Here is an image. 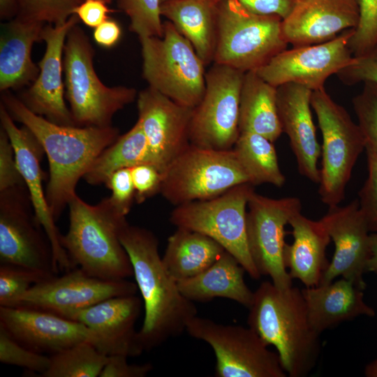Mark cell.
<instances>
[{"label": "cell", "mask_w": 377, "mask_h": 377, "mask_svg": "<svg viewBox=\"0 0 377 377\" xmlns=\"http://www.w3.org/2000/svg\"><path fill=\"white\" fill-rule=\"evenodd\" d=\"M1 103L14 121L28 128L47 155L50 177L45 196L57 221L76 195L78 181L98 155L119 136L118 128L63 126L31 111L9 91L1 92Z\"/></svg>", "instance_id": "6da1fadb"}, {"label": "cell", "mask_w": 377, "mask_h": 377, "mask_svg": "<svg viewBox=\"0 0 377 377\" xmlns=\"http://www.w3.org/2000/svg\"><path fill=\"white\" fill-rule=\"evenodd\" d=\"M119 238L144 303L140 341L145 350H150L186 331L198 311L193 302L181 293L165 267L158 253V239L151 231L127 222Z\"/></svg>", "instance_id": "7a4b0ae2"}, {"label": "cell", "mask_w": 377, "mask_h": 377, "mask_svg": "<svg viewBox=\"0 0 377 377\" xmlns=\"http://www.w3.org/2000/svg\"><path fill=\"white\" fill-rule=\"evenodd\" d=\"M247 323L267 346L276 349L290 377L306 376L320 353V334L311 327L302 290L279 289L264 281L253 292Z\"/></svg>", "instance_id": "3957f363"}, {"label": "cell", "mask_w": 377, "mask_h": 377, "mask_svg": "<svg viewBox=\"0 0 377 377\" xmlns=\"http://www.w3.org/2000/svg\"><path fill=\"white\" fill-rule=\"evenodd\" d=\"M68 207L69 227L66 234L61 235V243L74 267L108 281L133 276L131 262L119 238L126 218L109 198L91 205L76 194Z\"/></svg>", "instance_id": "277c9868"}, {"label": "cell", "mask_w": 377, "mask_h": 377, "mask_svg": "<svg viewBox=\"0 0 377 377\" xmlns=\"http://www.w3.org/2000/svg\"><path fill=\"white\" fill-rule=\"evenodd\" d=\"M94 55L87 35L77 24L73 27L64 48L63 72L66 97L77 126H110L114 114L137 96L134 88L105 85L96 73Z\"/></svg>", "instance_id": "5b68a950"}, {"label": "cell", "mask_w": 377, "mask_h": 377, "mask_svg": "<svg viewBox=\"0 0 377 377\" xmlns=\"http://www.w3.org/2000/svg\"><path fill=\"white\" fill-rule=\"evenodd\" d=\"M216 17L214 64L246 73L287 48L278 15L255 13L237 0H223L216 4Z\"/></svg>", "instance_id": "8992f818"}, {"label": "cell", "mask_w": 377, "mask_h": 377, "mask_svg": "<svg viewBox=\"0 0 377 377\" xmlns=\"http://www.w3.org/2000/svg\"><path fill=\"white\" fill-rule=\"evenodd\" d=\"M161 37L139 38L142 76L149 87L182 105L194 108L205 91V64L173 24L163 22Z\"/></svg>", "instance_id": "52a82bcc"}, {"label": "cell", "mask_w": 377, "mask_h": 377, "mask_svg": "<svg viewBox=\"0 0 377 377\" xmlns=\"http://www.w3.org/2000/svg\"><path fill=\"white\" fill-rule=\"evenodd\" d=\"M253 186L237 185L224 193L205 200H197L176 206L170 216V223L205 235L232 254L253 279L259 273L248 245L246 207Z\"/></svg>", "instance_id": "ba28073f"}, {"label": "cell", "mask_w": 377, "mask_h": 377, "mask_svg": "<svg viewBox=\"0 0 377 377\" xmlns=\"http://www.w3.org/2000/svg\"><path fill=\"white\" fill-rule=\"evenodd\" d=\"M311 105L323 139L318 193L323 203L333 207L343 200L353 167L365 149L366 142L358 124L325 87L312 91Z\"/></svg>", "instance_id": "9c48e42d"}, {"label": "cell", "mask_w": 377, "mask_h": 377, "mask_svg": "<svg viewBox=\"0 0 377 377\" xmlns=\"http://www.w3.org/2000/svg\"><path fill=\"white\" fill-rule=\"evenodd\" d=\"M243 183L249 180L232 149L190 144L163 172L161 193L177 206L216 198Z\"/></svg>", "instance_id": "30bf717a"}, {"label": "cell", "mask_w": 377, "mask_h": 377, "mask_svg": "<svg viewBox=\"0 0 377 377\" xmlns=\"http://www.w3.org/2000/svg\"><path fill=\"white\" fill-rule=\"evenodd\" d=\"M186 331L207 343L216 357L217 377H286L279 356L249 327L223 325L195 316Z\"/></svg>", "instance_id": "8fae6325"}, {"label": "cell", "mask_w": 377, "mask_h": 377, "mask_svg": "<svg viewBox=\"0 0 377 377\" xmlns=\"http://www.w3.org/2000/svg\"><path fill=\"white\" fill-rule=\"evenodd\" d=\"M0 264L25 267L47 278L59 272L26 185L0 191Z\"/></svg>", "instance_id": "7c38bea8"}, {"label": "cell", "mask_w": 377, "mask_h": 377, "mask_svg": "<svg viewBox=\"0 0 377 377\" xmlns=\"http://www.w3.org/2000/svg\"><path fill=\"white\" fill-rule=\"evenodd\" d=\"M244 73L214 63L205 73V91L191 118V144L218 150L232 149L239 135V100Z\"/></svg>", "instance_id": "4fadbf2b"}, {"label": "cell", "mask_w": 377, "mask_h": 377, "mask_svg": "<svg viewBox=\"0 0 377 377\" xmlns=\"http://www.w3.org/2000/svg\"><path fill=\"white\" fill-rule=\"evenodd\" d=\"M246 234L249 249L260 275L269 276L279 289L293 286L283 261L285 226L302 209L299 198L274 199L253 191L248 202Z\"/></svg>", "instance_id": "5bb4252c"}, {"label": "cell", "mask_w": 377, "mask_h": 377, "mask_svg": "<svg viewBox=\"0 0 377 377\" xmlns=\"http://www.w3.org/2000/svg\"><path fill=\"white\" fill-rule=\"evenodd\" d=\"M136 283L108 281L88 275L76 267L32 286L12 306L52 313L64 318L108 298L136 295Z\"/></svg>", "instance_id": "9a60e30c"}, {"label": "cell", "mask_w": 377, "mask_h": 377, "mask_svg": "<svg viewBox=\"0 0 377 377\" xmlns=\"http://www.w3.org/2000/svg\"><path fill=\"white\" fill-rule=\"evenodd\" d=\"M354 29L332 40L286 49L256 70L263 80L277 87L287 83L302 85L312 91L324 88L327 79L351 61L349 41Z\"/></svg>", "instance_id": "2e32d148"}, {"label": "cell", "mask_w": 377, "mask_h": 377, "mask_svg": "<svg viewBox=\"0 0 377 377\" xmlns=\"http://www.w3.org/2000/svg\"><path fill=\"white\" fill-rule=\"evenodd\" d=\"M137 108L152 165L163 174L191 144L193 108L177 103L150 87L138 94Z\"/></svg>", "instance_id": "e0dca14e"}, {"label": "cell", "mask_w": 377, "mask_h": 377, "mask_svg": "<svg viewBox=\"0 0 377 377\" xmlns=\"http://www.w3.org/2000/svg\"><path fill=\"white\" fill-rule=\"evenodd\" d=\"M320 221L334 244V252L319 284L328 283L340 276L364 290L367 285L364 274L370 256V232L360 209L358 199L343 207H329Z\"/></svg>", "instance_id": "ac0fdd59"}, {"label": "cell", "mask_w": 377, "mask_h": 377, "mask_svg": "<svg viewBox=\"0 0 377 377\" xmlns=\"http://www.w3.org/2000/svg\"><path fill=\"white\" fill-rule=\"evenodd\" d=\"M80 22L73 14L59 24H46L42 32L45 51L38 63L39 73L20 100L35 114L63 126H75L70 109L64 101L62 79L64 48L68 33Z\"/></svg>", "instance_id": "d6986e66"}, {"label": "cell", "mask_w": 377, "mask_h": 377, "mask_svg": "<svg viewBox=\"0 0 377 377\" xmlns=\"http://www.w3.org/2000/svg\"><path fill=\"white\" fill-rule=\"evenodd\" d=\"M142 305L136 295L114 297L74 311L67 318L89 329L92 344L107 356L136 357L145 351L135 329Z\"/></svg>", "instance_id": "ffe728a7"}, {"label": "cell", "mask_w": 377, "mask_h": 377, "mask_svg": "<svg viewBox=\"0 0 377 377\" xmlns=\"http://www.w3.org/2000/svg\"><path fill=\"white\" fill-rule=\"evenodd\" d=\"M1 126L7 133L15 150L19 170L33 204L36 219L45 230L51 243L54 260L59 271L68 272L74 268L61 243V235L50 210L45 191V179L40 161L45 151L30 130L23 126L17 127L4 105L0 104Z\"/></svg>", "instance_id": "44dd1931"}, {"label": "cell", "mask_w": 377, "mask_h": 377, "mask_svg": "<svg viewBox=\"0 0 377 377\" xmlns=\"http://www.w3.org/2000/svg\"><path fill=\"white\" fill-rule=\"evenodd\" d=\"M0 324L23 346L50 355L93 341L92 332L82 323L34 309L0 306Z\"/></svg>", "instance_id": "7402d4cb"}, {"label": "cell", "mask_w": 377, "mask_h": 377, "mask_svg": "<svg viewBox=\"0 0 377 377\" xmlns=\"http://www.w3.org/2000/svg\"><path fill=\"white\" fill-rule=\"evenodd\" d=\"M358 20L357 0H295L282 19L281 31L293 47L316 45L355 29Z\"/></svg>", "instance_id": "603a6c76"}, {"label": "cell", "mask_w": 377, "mask_h": 377, "mask_svg": "<svg viewBox=\"0 0 377 377\" xmlns=\"http://www.w3.org/2000/svg\"><path fill=\"white\" fill-rule=\"evenodd\" d=\"M312 91L287 83L276 87L278 114L283 132L288 137L299 172L316 184L320 181L318 161L321 154L311 111Z\"/></svg>", "instance_id": "cb8c5ba5"}, {"label": "cell", "mask_w": 377, "mask_h": 377, "mask_svg": "<svg viewBox=\"0 0 377 377\" xmlns=\"http://www.w3.org/2000/svg\"><path fill=\"white\" fill-rule=\"evenodd\" d=\"M46 24L20 15L1 24L0 34V90L1 92L34 82L39 67L31 59L36 42L42 40Z\"/></svg>", "instance_id": "d4e9b609"}, {"label": "cell", "mask_w": 377, "mask_h": 377, "mask_svg": "<svg viewBox=\"0 0 377 377\" xmlns=\"http://www.w3.org/2000/svg\"><path fill=\"white\" fill-rule=\"evenodd\" d=\"M363 289L345 278L302 289L309 323L318 334L375 311L364 301Z\"/></svg>", "instance_id": "484cf974"}, {"label": "cell", "mask_w": 377, "mask_h": 377, "mask_svg": "<svg viewBox=\"0 0 377 377\" xmlns=\"http://www.w3.org/2000/svg\"><path fill=\"white\" fill-rule=\"evenodd\" d=\"M288 224L293 242L285 245V266L293 279H298L306 287L316 286L330 263L326 249L331 238L320 220H311L301 212L293 215Z\"/></svg>", "instance_id": "4316f807"}, {"label": "cell", "mask_w": 377, "mask_h": 377, "mask_svg": "<svg viewBox=\"0 0 377 377\" xmlns=\"http://www.w3.org/2000/svg\"><path fill=\"white\" fill-rule=\"evenodd\" d=\"M245 272L237 259L225 251L200 274L177 283L181 293L192 302H206L222 297L249 308L253 292L245 283Z\"/></svg>", "instance_id": "83f0119b"}, {"label": "cell", "mask_w": 377, "mask_h": 377, "mask_svg": "<svg viewBox=\"0 0 377 377\" xmlns=\"http://www.w3.org/2000/svg\"><path fill=\"white\" fill-rule=\"evenodd\" d=\"M216 4L213 0H165L161 15L192 45L205 65L214 61Z\"/></svg>", "instance_id": "f1b7e54d"}, {"label": "cell", "mask_w": 377, "mask_h": 377, "mask_svg": "<svg viewBox=\"0 0 377 377\" xmlns=\"http://www.w3.org/2000/svg\"><path fill=\"white\" fill-rule=\"evenodd\" d=\"M239 129L262 135L274 142L283 133L276 104V87L256 71L244 75L239 100Z\"/></svg>", "instance_id": "f546056e"}, {"label": "cell", "mask_w": 377, "mask_h": 377, "mask_svg": "<svg viewBox=\"0 0 377 377\" xmlns=\"http://www.w3.org/2000/svg\"><path fill=\"white\" fill-rule=\"evenodd\" d=\"M225 251L221 244L205 235L177 228L168 239L162 261L170 274L179 281L200 274Z\"/></svg>", "instance_id": "4dcf8cb0"}, {"label": "cell", "mask_w": 377, "mask_h": 377, "mask_svg": "<svg viewBox=\"0 0 377 377\" xmlns=\"http://www.w3.org/2000/svg\"><path fill=\"white\" fill-rule=\"evenodd\" d=\"M145 163L152 165L145 135L137 121L98 155L83 178L91 185L105 184L115 171Z\"/></svg>", "instance_id": "1f68e13d"}, {"label": "cell", "mask_w": 377, "mask_h": 377, "mask_svg": "<svg viewBox=\"0 0 377 377\" xmlns=\"http://www.w3.org/2000/svg\"><path fill=\"white\" fill-rule=\"evenodd\" d=\"M232 149L249 183L281 187L286 182L273 142L252 132H241Z\"/></svg>", "instance_id": "d6a6232c"}, {"label": "cell", "mask_w": 377, "mask_h": 377, "mask_svg": "<svg viewBox=\"0 0 377 377\" xmlns=\"http://www.w3.org/2000/svg\"><path fill=\"white\" fill-rule=\"evenodd\" d=\"M108 357L89 341H81L50 355L43 377H99Z\"/></svg>", "instance_id": "836d02e7"}, {"label": "cell", "mask_w": 377, "mask_h": 377, "mask_svg": "<svg viewBox=\"0 0 377 377\" xmlns=\"http://www.w3.org/2000/svg\"><path fill=\"white\" fill-rule=\"evenodd\" d=\"M161 0H117L119 8L130 20V30L142 37H161Z\"/></svg>", "instance_id": "e575fe53"}, {"label": "cell", "mask_w": 377, "mask_h": 377, "mask_svg": "<svg viewBox=\"0 0 377 377\" xmlns=\"http://www.w3.org/2000/svg\"><path fill=\"white\" fill-rule=\"evenodd\" d=\"M0 362L43 376L50 367V357L23 346L0 324Z\"/></svg>", "instance_id": "d590c367"}, {"label": "cell", "mask_w": 377, "mask_h": 377, "mask_svg": "<svg viewBox=\"0 0 377 377\" xmlns=\"http://www.w3.org/2000/svg\"><path fill=\"white\" fill-rule=\"evenodd\" d=\"M47 279L25 267L0 264V306H12L32 286Z\"/></svg>", "instance_id": "8d00e7d4"}, {"label": "cell", "mask_w": 377, "mask_h": 377, "mask_svg": "<svg viewBox=\"0 0 377 377\" xmlns=\"http://www.w3.org/2000/svg\"><path fill=\"white\" fill-rule=\"evenodd\" d=\"M84 0H17V15L53 25L65 22Z\"/></svg>", "instance_id": "74e56055"}, {"label": "cell", "mask_w": 377, "mask_h": 377, "mask_svg": "<svg viewBox=\"0 0 377 377\" xmlns=\"http://www.w3.org/2000/svg\"><path fill=\"white\" fill-rule=\"evenodd\" d=\"M363 84L361 91L353 98L352 103L366 146L377 151V84Z\"/></svg>", "instance_id": "f35d334b"}, {"label": "cell", "mask_w": 377, "mask_h": 377, "mask_svg": "<svg viewBox=\"0 0 377 377\" xmlns=\"http://www.w3.org/2000/svg\"><path fill=\"white\" fill-rule=\"evenodd\" d=\"M359 20L349 41L353 57L362 55L377 44V0H357Z\"/></svg>", "instance_id": "ab89813d"}, {"label": "cell", "mask_w": 377, "mask_h": 377, "mask_svg": "<svg viewBox=\"0 0 377 377\" xmlns=\"http://www.w3.org/2000/svg\"><path fill=\"white\" fill-rule=\"evenodd\" d=\"M368 176L359 191V205L370 232L377 233V151L365 147Z\"/></svg>", "instance_id": "60d3db41"}, {"label": "cell", "mask_w": 377, "mask_h": 377, "mask_svg": "<svg viewBox=\"0 0 377 377\" xmlns=\"http://www.w3.org/2000/svg\"><path fill=\"white\" fill-rule=\"evenodd\" d=\"M337 75L349 86L366 82L377 84V44L367 52L353 57L350 64Z\"/></svg>", "instance_id": "b9f144b4"}, {"label": "cell", "mask_w": 377, "mask_h": 377, "mask_svg": "<svg viewBox=\"0 0 377 377\" xmlns=\"http://www.w3.org/2000/svg\"><path fill=\"white\" fill-rule=\"evenodd\" d=\"M111 190L112 205L124 216L130 212L135 200V188L131 168H121L111 175L105 184Z\"/></svg>", "instance_id": "7bdbcfd3"}, {"label": "cell", "mask_w": 377, "mask_h": 377, "mask_svg": "<svg viewBox=\"0 0 377 377\" xmlns=\"http://www.w3.org/2000/svg\"><path fill=\"white\" fill-rule=\"evenodd\" d=\"M25 185L16 161L15 150L6 131L0 128V191Z\"/></svg>", "instance_id": "ee69618b"}, {"label": "cell", "mask_w": 377, "mask_h": 377, "mask_svg": "<svg viewBox=\"0 0 377 377\" xmlns=\"http://www.w3.org/2000/svg\"><path fill=\"white\" fill-rule=\"evenodd\" d=\"M135 188V201L141 204L147 199L161 193L163 174L151 164H140L131 168Z\"/></svg>", "instance_id": "f6af8a7d"}, {"label": "cell", "mask_w": 377, "mask_h": 377, "mask_svg": "<svg viewBox=\"0 0 377 377\" xmlns=\"http://www.w3.org/2000/svg\"><path fill=\"white\" fill-rule=\"evenodd\" d=\"M127 359L128 357L121 355L108 356L99 377H145L153 369L149 363L130 364Z\"/></svg>", "instance_id": "bcb514c9"}, {"label": "cell", "mask_w": 377, "mask_h": 377, "mask_svg": "<svg viewBox=\"0 0 377 377\" xmlns=\"http://www.w3.org/2000/svg\"><path fill=\"white\" fill-rule=\"evenodd\" d=\"M103 0H84L73 12L80 21L91 28H96L108 18L113 12Z\"/></svg>", "instance_id": "7dc6e473"}, {"label": "cell", "mask_w": 377, "mask_h": 377, "mask_svg": "<svg viewBox=\"0 0 377 377\" xmlns=\"http://www.w3.org/2000/svg\"><path fill=\"white\" fill-rule=\"evenodd\" d=\"M216 3L223 0H213ZM249 10L260 15H276L285 18L295 0H237Z\"/></svg>", "instance_id": "c3c4849f"}, {"label": "cell", "mask_w": 377, "mask_h": 377, "mask_svg": "<svg viewBox=\"0 0 377 377\" xmlns=\"http://www.w3.org/2000/svg\"><path fill=\"white\" fill-rule=\"evenodd\" d=\"M121 36V29L119 24L110 17L94 28L93 34L95 42L105 48L114 47L119 40Z\"/></svg>", "instance_id": "681fc988"}, {"label": "cell", "mask_w": 377, "mask_h": 377, "mask_svg": "<svg viewBox=\"0 0 377 377\" xmlns=\"http://www.w3.org/2000/svg\"><path fill=\"white\" fill-rule=\"evenodd\" d=\"M19 11L17 0H0L1 20H11L17 16Z\"/></svg>", "instance_id": "f907efd6"}, {"label": "cell", "mask_w": 377, "mask_h": 377, "mask_svg": "<svg viewBox=\"0 0 377 377\" xmlns=\"http://www.w3.org/2000/svg\"><path fill=\"white\" fill-rule=\"evenodd\" d=\"M366 271L377 274V233H370V256Z\"/></svg>", "instance_id": "816d5d0a"}, {"label": "cell", "mask_w": 377, "mask_h": 377, "mask_svg": "<svg viewBox=\"0 0 377 377\" xmlns=\"http://www.w3.org/2000/svg\"><path fill=\"white\" fill-rule=\"evenodd\" d=\"M364 374L367 377H377V359L366 366Z\"/></svg>", "instance_id": "f5cc1de1"}, {"label": "cell", "mask_w": 377, "mask_h": 377, "mask_svg": "<svg viewBox=\"0 0 377 377\" xmlns=\"http://www.w3.org/2000/svg\"><path fill=\"white\" fill-rule=\"evenodd\" d=\"M104 1H105L107 3H110L113 0H103Z\"/></svg>", "instance_id": "db71d44e"}, {"label": "cell", "mask_w": 377, "mask_h": 377, "mask_svg": "<svg viewBox=\"0 0 377 377\" xmlns=\"http://www.w3.org/2000/svg\"><path fill=\"white\" fill-rule=\"evenodd\" d=\"M165 1V0H161V1Z\"/></svg>", "instance_id": "11a10c76"}, {"label": "cell", "mask_w": 377, "mask_h": 377, "mask_svg": "<svg viewBox=\"0 0 377 377\" xmlns=\"http://www.w3.org/2000/svg\"></svg>", "instance_id": "9f6ffc18"}]
</instances>
